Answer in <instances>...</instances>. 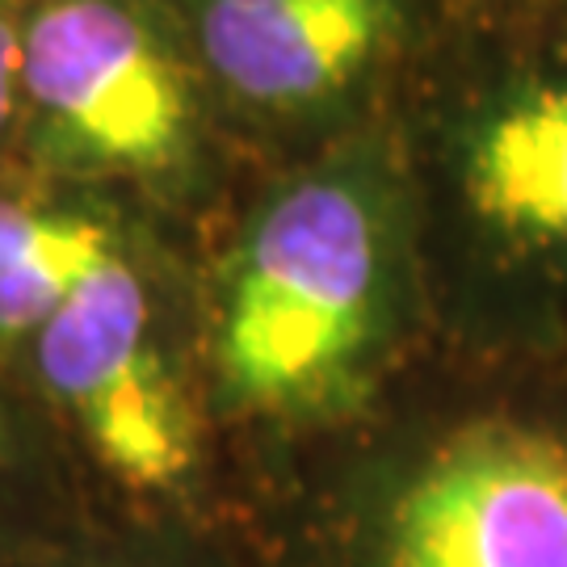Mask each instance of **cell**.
<instances>
[{
	"mask_svg": "<svg viewBox=\"0 0 567 567\" xmlns=\"http://www.w3.org/2000/svg\"><path fill=\"white\" fill-rule=\"evenodd\" d=\"M210 404L248 517L437 349L421 210L391 114L257 168L194 244Z\"/></svg>",
	"mask_w": 567,
	"mask_h": 567,
	"instance_id": "1",
	"label": "cell"
},
{
	"mask_svg": "<svg viewBox=\"0 0 567 567\" xmlns=\"http://www.w3.org/2000/svg\"><path fill=\"white\" fill-rule=\"evenodd\" d=\"M391 122L437 344L567 362V0L450 13Z\"/></svg>",
	"mask_w": 567,
	"mask_h": 567,
	"instance_id": "2",
	"label": "cell"
},
{
	"mask_svg": "<svg viewBox=\"0 0 567 567\" xmlns=\"http://www.w3.org/2000/svg\"><path fill=\"white\" fill-rule=\"evenodd\" d=\"M265 567H567V362L433 349L252 508Z\"/></svg>",
	"mask_w": 567,
	"mask_h": 567,
	"instance_id": "3",
	"label": "cell"
},
{
	"mask_svg": "<svg viewBox=\"0 0 567 567\" xmlns=\"http://www.w3.org/2000/svg\"><path fill=\"white\" fill-rule=\"evenodd\" d=\"M13 379L51 429L81 513L252 534L206 383L194 244L152 227L110 257Z\"/></svg>",
	"mask_w": 567,
	"mask_h": 567,
	"instance_id": "4",
	"label": "cell"
},
{
	"mask_svg": "<svg viewBox=\"0 0 567 567\" xmlns=\"http://www.w3.org/2000/svg\"><path fill=\"white\" fill-rule=\"evenodd\" d=\"M21 177L203 244L252 168L164 0H21Z\"/></svg>",
	"mask_w": 567,
	"mask_h": 567,
	"instance_id": "5",
	"label": "cell"
},
{
	"mask_svg": "<svg viewBox=\"0 0 567 567\" xmlns=\"http://www.w3.org/2000/svg\"><path fill=\"white\" fill-rule=\"evenodd\" d=\"M248 168L311 156L391 114L446 0H164Z\"/></svg>",
	"mask_w": 567,
	"mask_h": 567,
	"instance_id": "6",
	"label": "cell"
},
{
	"mask_svg": "<svg viewBox=\"0 0 567 567\" xmlns=\"http://www.w3.org/2000/svg\"><path fill=\"white\" fill-rule=\"evenodd\" d=\"M152 227L161 224L105 194L0 182V370L13 374L60 307Z\"/></svg>",
	"mask_w": 567,
	"mask_h": 567,
	"instance_id": "7",
	"label": "cell"
},
{
	"mask_svg": "<svg viewBox=\"0 0 567 567\" xmlns=\"http://www.w3.org/2000/svg\"><path fill=\"white\" fill-rule=\"evenodd\" d=\"M81 513L55 437L25 386L0 370V567L60 534Z\"/></svg>",
	"mask_w": 567,
	"mask_h": 567,
	"instance_id": "8",
	"label": "cell"
},
{
	"mask_svg": "<svg viewBox=\"0 0 567 567\" xmlns=\"http://www.w3.org/2000/svg\"><path fill=\"white\" fill-rule=\"evenodd\" d=\"M13 567H265L252 534L76 513Z\"/></svg>",
	"mask_w": 567,
	"mask_h": 567,
	"instance_id": "9",
	"label": "cell"
},
{
	"mask_svg": "<svg viewBox=\"0 0 567 567\" xmlns=\"http://www.w3.org/2000/svg\"><path fill=\"white\" fill-rule=\"evenodd\" d=\"M21 177V0H0V182Z\"/></svg>",
	"mask_w": 567,
	"mask_h": 567,
	"instance_id": "10",
	"label": "cell"
},
{
	"mask_svg": "<svg viewBox=\"0 0 567 567\" xmlns=\"http://www.w3.org/2000/svg\"><path fill=\"white\" fill-rule=\"evenodd\" d=\"M450 13H458V9H471V4H487V0H446Z\"/></svg>",
	"mask_w": 567,
	"mask_h": 567,
	"instance_id": "11",
	"label": "cell"
}]
</instances>
